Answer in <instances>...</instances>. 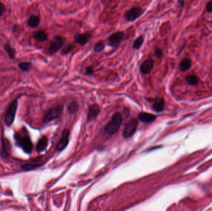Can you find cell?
<instances>
[{"label":"cell","mask_w":212,"mask_h":211,"mask_svg":"<svg viewBox=\"0 0 212 211\" xmlns=\"http://www.w3.org/2000/svg\"><path fill=\"white\" fill-rule=\"evenodd\" d=\"M14 139L16 144L21 148L26 153H30L33 149V144L30 139L29 133L24 126L21 131L16 132L14 134Z\"/></svg>","instance_id":"6da1fadb"},{"label":"cell","mask_w":212,"mask_h":211,"mask_svg":"<svg viewBox=\"0 0 212 211\" xmlns=\"http://www.w3.org/2000/svg\"><path fill=\"white\" fill-rule=\"evenodd\" d=\"M122 121V117L121 113H115L111 120L110 121L105 127V132L108 134H114L116 133L120 128Z\"/></svg>","instance_id":"7a4b0ae2"},{"label":"cell","mask_w":212,"mask_h":211,"mask_svg":"<svg viewBox=\"0 0 212 211\" xmlns=\"http://www.w3.org/2000/svg\"><path fill=\"white\" fill-rule=\"evenodd\" d=\"M18 99H15L10 103L6 111L4 117V122L8 127H10L14 121L16 112L18 110Z\"/></svg>","instance_id":"3957f363"},{"label":"cell","mask_w":212,"mask_h":211,"mask_svg":"<svg viewBox=\"0 0 212 211\" xmlns=\"http://www.w3.org/2000/svg\"><path fill=\"white\" fill-rule=\"evenodd\" d=\"M145 12V10L142 8L134 6L126 11L124 13V18L128 22H134L142 17Z\"/></svg>","instance_id":"277c9868"},{"label":"cell","mask_w":212,"mask_h":211,"mask_svg":"<svg viewBox=\"0 0 212 211\" xmlns=\"http://www.w3.org/2000/svg\"><path fill=\"white\" fill-rule=\"evenodd\" d=\"M63 107L59 105L56 107L49 109L44 117V122L47 123L60 117L63 112Z\"/></svg>","instance_id":"5b68a950"},{"label":"cell","mask_w":212,"mask_h":211,"mask_svg":"<svg viewBox=\"0 0 212 211\" xmlns=\"http://www.w3.org/2000/svg\"><path fill=\"white\" fill-rule=\"evenodd\" d=\"M137 120L133 118L127 123L123 131V136L124 138H129L132 136L136 131L137 128Z\"/></svg>","instance_id":"8992f818"},{"label":"cell","mask_w":212,"mask_h":211,"mask_svg":"<svg viewBox=\"0 0 212 211\" xmlns=\"http://www.w3.org/2000/svg\"><path fill=\"white\" fill-rule=\"evenodd\" d=\"M64 43L65 41L63 37H61L60 35L55 36L52 40L49 48L50 53L55 54V53H57L63 47Z\"/></svg>","instance_id":"52a82bcc"},{"label":"cell","mask_w":212,"mask_h":211,"mask_svg":"<svg viewBox=\"0 0 212 211\" xmlns=\"http://www.w3.org/2000/svg\"><path fill=\"white\" fill-rule=\"evenodd\" d=\"M92 37L91 33H77L74 37L75 42L80 46L84 47L86 45Z\"/></svg>","instance_id":"ba28073f"},{"label":"cell","mask_w":212,"mask_h":211,"mask_svg":"<svg viewBox=\"0 0 212 211\" xmlns=\"http://www.w3.org/2000/svg\"><path fill=\"white\" fill-rule=\"evenodd\" d=\"M124 38V33L118 31L113 33L108 37V42L113 47H117L120 45Z\"/></svg>","instance_id":"9c48e42d"},{"label":"cell","mask_w":212,"mask_h":211,"mask_svg":"<svg viewBox=\"0 0 212 211\" xmlns=\"http://www.w3.org/2000/svg\"><path fill=\"white\" fill-rule=\"evenodd\" d=\"M69 134H70V133L68 129H65L63 130L60 140L59 141L57 146V151H63L67 146L68 142H69Z\"/></svg>","instance_id":"30bf717a"},{"label":"cell","mask_w":212,"mask_h":211,"mask_svg":"<svg viewBox=\"0 0 212 211\" xmlns=\"http://www.w3.org/2000/svg\"><path fill=\"white\" fill-rule=\"evenodd\" d=\"M153 67L154 61L152 59H148L142 63L140 66V70L143 74H148L152 72Z\"/></svg>","instance_id":"8fae6325"},{"label":"cell","mask_w":212,"mask_h":211,"mask_svg":"<svg viewBox=\"0 0 212 211\" xmlns=\"http://www.w3.org/2000/svg\"><path fill=\"white\" fill-rule=\"evenodd\" d=\"M1 148L0 150V155L3 158H7L9 156V152L11 149L9 142L5 138H1Z\"/></svg>","instance_id":"7c38bea8"},{"label":"cell","mask_w":212,"mask_h":211,"mask_svg":"<svg viewBox=\"0 0 212 211\" xmlns=\"http://www.w3.org/2000/svg\"><path fill=\"white\" fill-rule=\"evenodd\" d=\"M100 112V107L97 104H93L91 105L89 107L88 114V122L92 120L95 118L97 117Z\"/></svg>","instance_id":"4fadbf2b"},{"label":"cell","mask_w":212,"mask_h":211,"mask_svg":"<svg viewBox=\"0 0 212 211\" xmlns=\"http://www.w3.org/2000/svg\"><path fill=\"white\" fill-rule=\"evenodd\" d=\"M41 162V160L40 158H36L34 161L30 163H27L25 164H23L21 166V168L24 171H30L33 170L38 167H40L41 165L39 163V162Z\"/></svg>","instance_id":"5bb4252c"},{"label":"cell","mask_w":212,"mask_h":211,"mask_svg":"<svg viewBox=\"0 0 212 211\" xmlns=\"http://www.w3.org/2000/svg\"><path fill=\"white\" fill-rule=\"evenodd\" d=\"M138 118L140 120L142 121L143 123H152L153 121L155 120L156 119V117L152 114V113H140L138 115Z\"/></svg>","instance_id":"9a60e30c"},{"label":"cell","mask_w":212,"mask_h":211,"mask_svg":"<svg viewBox=\"0 0 212 211\" xmlns=\"http://www.w3.org/2000/svg\"><path fill=\"white\" fill-rule=\"evenodd\" d=\"M48 146V139L45 136L41 137L37 144L36 150L38 152L45 151Z\"/></svg>","instance_id":"2e32d148"},{"label":"cell","mask_w":212,"mask_h":211,"mask_svg":"<svg viewBox=\"0 0 212 211\" xmlns=\"http://www.w3.org/2000/svg\"><path fill=\"white\" fill-rule=\"evenodd\" d=\"M164 100L161 98H158L154 102L153 105V108L155 111L160 112L164 109Z\"/></svg>","instance_id":"e0dca14e"},{"label":"cell","mask_w":212,"mask_h":211,"mask_svg":"<svg viewBox=\"0 0 212 211\" xmlns=\"http://www.w3.org/2000/svg\"><path fill=\"white\" fill-rule=\"evenodd\" d=\"M28 24L31 28H36L40 24V18L36 15H32L28 19Z\"/></svg>","instance_id":"ac0fdd59"},{"label":"cell","mask_w":212,"mask_h":211,"mask_svg":"<svg viewBox=\"0 0 212 211\" xmlns=\"http://www.w3.org/2000/svg\"><path fill=\"white\" fill-rule=\"evenodd\" d=\"M34 38L39 42H45L47 39V34L44 32V31H39L37 32H36L34 36H33Z\"/></svg>","instance_id":"d6986e66"},{"label":"cell","mask_w":212,"mask_h":211,"mask_svg":"<svg viewBox=\"0 0 212 211\" xmlns=\"http://www.w3.org/2000/svg\"><path fill=\"white\" fill-rule=\"evenodd\" d=\"M192 66V61L189 58H184L183 59L180 64L179 68L182 71H186L190 68Z\"/></svg>","instance_id":"ffe728a7"},{"label":"cell","mask_w":212,"mask_h":211,"mask_svg":"<svg viewBox=\"0 0 212 211\" xmlns=\"http://www.w3.org/2000/svg\"><path fill=\"white\" fill-rule=\"evenodd\" d=\"M145 39L144 37L142 35H140L139 37H138L133 42V45H132V47L133 49L136 50H138L143 45V43H144Z\"/></svg>","instance_id":"44dd1931"},{"label":"cell","mask_w":212,"mask_h":211,"mask_svg":"<svg viewBox=\"0 0 212 211\" xmlns=\"http://www.w3.org/2000/svg\"><path fill=\"white\" fill-rule=\"evenodd\" d=\"M106 48V44L102 41H99L94 46V51L95 53H99L104 51Z\"/></svg>","instance_id":"7402d4cb"},{"label":"cell","mask_w":212,"mask_h":211,"mask_svg":"<svg viewBox=\"0 0 212 211\" xmlns=\"http://www.w3.org/2000/svg\"><path fill=\"white\" fill-rule=\"evenodd\" d=\"M32 64L30 62H21L18 64V67L21 69L23 71L28 72L32 68Z\"/></svg>","instance_id":"603a6c76"},{"label":"cell","mask_w":212,"mask_h":211,"mask_svg":"<svg viewBox=\"0 0 212 211\" xmlns=\"http://www.w3.org/2000/svg\"><path fill=\"white\" fill-rule=\"evenodd\" d=\"M187 83L192 86L197 85L199 83V78L195 75H189L186 77Z\"/></svg>","instance_id":"cb8c5ba5"},{"label":"cell","mask_w":212,"mask_h":211,"mask_svg":"<svg viewBox=\"0 0 212 211\" xmlns=\"http://www.w3.org/2000/svg\"><path fill=\"white\" fill-rule=\"evenodd\" d=\"M79 110V104L77 102H71L68 106V111L71 113H75Z\"/></svg>","instance_id":"d4e9b609"},{"label":"cell","mask_w":212,"mask_h":211,"mask_svg":"<svg viewBox=\"0 0 212 211\" xmlns=\"http://www.w3.org/2000/svg\"><path fill=\"white\" fill-rule=\"evenodd\" d=\"M4 48L5 51L6 52V53H8L9 58L13 59L14 58V51H13V48H11V45L8 43H6L4 45Z\"/></svg>","instance_id":"484cf974"},{"label":"cell","mask_w":212,"mask_h":211,"mask_svg":"<svg viewBox=\"0 0 212 211\" xmlns=\"http://www.w3.org/2000/svg\"><path fill=\"white\" fill-rule=\"evenodd\" d=\"M73 46L71 44H67L66 45H65L63 48L61 49V55H65L68 54L72 50Z\"/></svg>","instance_id":"4316f807"},{"label":"cell","mask_w":212,"mask_h":211,"mask_svg":"<svg viewBox=\"0 0 212 211\" xmlns=\"http://www.w3.org/2000/svg\"><path fill=\"white\" fill-rule=\"evenodd\" d=\"M154 55L156 58L160 59L162 58L163 55V52L162 51V50L159 48H156L154 50Z\"/></svg>","instance_id":"83f0119b"},{"label":"cell","mask_w":212,"mask_h":211,"mask_svg":"<svg viewBox=\"0 0 212 211\" xmlns=\"http://www.w3.org/2000/svg\"><path fill=\"white\" fill-rule=\"evenodd\" d=\"M93 73H94V68L92 66H89L86 69V72H85L86 75L87 76L91 75Z\"/></svg>","instance_id":"f1b7e54d"},{"label":"cell","mask_w":212,"mask_h":211,"mask_svg":"<svg viewBox=\"0 0 212 211\" xmlns=\"http://www.w3.org/2000/svg\"><path fill=\"white\" fill-rule=\"evenodd\" d=\"M206 9L207 12L212 13V0H210L209 2L207 4Z\"/></svg>","instance_id":"f546056e"},{"label":"cell","mask_w":212,"mask_h":211,"mask_svg":"<svg viewBox=\"0 0 212 211\" xmlns=\"http://www.w3.org/2000/svg\"><path fill=\"white\" fill-rule=\"evenodd\" d=\"M4 5L1 2H0V16H1L4 13Z\"/></svg>","instance_id":"4dcf8cb0"},{"label":"cell","mask_w":212,"mask_h":211,"mask_svg":"<svg viewBox=\"0 0 212 211\" xmlns=\"http://www.w3.org/2000/svg\"><path fill=\"white\" fill-rule=\"evenodd\" d=\"M179 3L182 6H184V0H179Z\"/></svg>","instance_id":"1f68e13d"},{"label":"cell","mask_w":212,"mask_h":211,"mask_svg":"<svg viewBox=\"0 0 212 211\" xmlns=\"http://www.w3.org/2000/svg\"><path fill=\"white\" fill-rule=\"evenodd\" d=\"M16 28H17V26L15 25V26H13V29H12V30H13V31H15L16 29Z\"/></svg>","instance_id":"d6a6232c"}]
</instances>
